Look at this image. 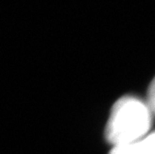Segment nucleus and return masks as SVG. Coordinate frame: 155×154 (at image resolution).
I'll return each mask as SVG.
<instances>
[{"label": "nucleus", "instance_id": "1", "mask_svg": "<svg viewBox=\"0 0 155 154\" xmlns=\"http://www.w3.org/2000/svg\"><path fill=\"white\" fill-rule=\"evenodd\" d=\"M152 111L146 101L124 96L113 105L105 127V137L115 146L136 141L148 134L152 123Z\"/></svg>", "mask_w": 155, "mask_h": 154}, {"label": "nucleus", "instance_id": "2", "mask_svg": "<svg viewBox=\"0 0 155 154\" xmlns=\"http://www.w3.org/2000/svg\"><path fill=\"white\" fill-rule=\"evenodd\" d=\"M109 154H155V132L136 141L115 146Z\"/></svg>", "mask_w": 155, "mask_h": 154}, {"label": "nucleus", "instance_id": "3", "mask_svg": "<svg viewBox=\"0 0 155 154\" xmlns=\"http://www.w3.org/2000/svg\"><path fill=\"white\" fill-rule=\"evenodd\" d=\"M146 102L148 104V106L150 107L152 113L155 114V77L153 78V80L151 81L149 88H148Z\"/></svg>", "mask_w": 155, "mask_h": 154}]
</instances>
